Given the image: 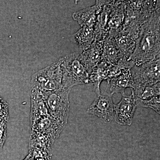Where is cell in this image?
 Masks as SVG:
<instances>
[{"label": "cell", "mask_w": 160, "mask_h": 160, "mask_svg": "<svg viewBox=\"0 0 160 160\" xmlns=\"http://www.w3.org/2000/svg\"><path fill=\"white\" fill-rule=\"evenodd\" d=\"M160 8L141 27L135 48L129 61L139 66L160 58Z\"/></svg>", "instance_id": "1"}, {"label": "cell", "mask_w": 160, "mask_h": 160, "mask_svg": "<svg viewBox=\"0 0 160 160\" xmlns=\"http://www.w3.org/2000/svg\"><path fill=\"white\" fill-rule=\"evenodd\" d=\"M159 8L160 1H125L123 29L140 31L143 24Z\"/></svg>", "instance_id": "2"}, {"label": "cell", "mask_w": 160, "mask_h": 160, "mask_svg": "<svg viewBox=\"0 0 160 160\" xmlns=\"http://www.w3.org/2000/svg\"><path fill=\"white\" fill-rule=\"evenodd\" d=\"M61 59L63 88L70 89L78 85L89 84V73L81 61L80 53L73 52Z\"/></svg>", "instance_id": "3"}, {"label": "cell", "mask_w": 160, "mask_h": 160, "mask_svg": "<svg viewBox=\"0 0 160 160\" xmlns=\"http://www.w3.org/2000/svg\"><path fill=\"white\" fill-rule=\"evenodd\" d=\"M70 89L64 88L51 91H42L49 114L66 125L69 118Z\"/></svg>", "instance_id": "4"}, {"label": "cell", "mask_w": 160, "mask_h": 160, "mask_svg": "<svg viewBox=\"0 0 160 160\" xmlns=\"http://www.w3.org/2000/svg\"><path fill=\"white\" fill-rule=\"evenodd\" d=\"M62 59L36 72L32 77V87L42 91H51L63 88Z\"/></svg>", "instance_id": "5"}, {"label": "cell", "mask_w": 160, "mask_h": 160, "mask_svg": "<svg viewBox=\"0 0 160 160\" xmlns=\"http://www.w3.org/2000/svg\"><path fill=\"white\" fill-rule=\"evenodd\" d=\"M130 70L134 88L152 86L160 82V59L133 66Z\"/></svg>", "instance_id": "6"}, {"label": "cell", "mask_w": 160, "mask_h": 160, "mask_svg": "<svg viewBox=\"0 0 160 160\" xmlns=\"http://www.w3.org/2000/svg\"><path fill=\"white\" fill-rule=\"evenodd\" d=\"M66 125L50 115L30 120V133L47 136L55 142Z\"/></svg>", "instance_id": "7"}, {"label": "cell", "mask_w": 160, "mask_h": 160, "mask_svg": "<svg viewBox=\"0 0 160 160\" xmlns=\"http://www.w3.org/2000/svg\"><path fill=\"white\" fill-rule=\"evenodd\" d=\"M111 93L101 92L87 109V112L98 117L106 123H109L114 118V105Z\"/></svg>", "instance_id": "8"}, {"label": "cell", "mask_w": 160, "mask_h": 160, "mask_svg": "<svg viewBox=\"0 0 160 160\" xmlns=\"http://www.w3.org/2000/svg\"><path fill=\"white\" fill-rule=\"evenodd\" d=\"M119 103L114 105L115 121L121 125L131 126L137 106L133 94L122 95Z\"/></svg>", "instance_id": "9"}, {"label": "cell", "mask_w": 160, "mask_h": 160, "mask_svg": "<svg viewBox=\"0 0 160 160\" xmlns=\"http://www.w3.org/2000/svg\"><path fill=\"white\" fill-rule=\"evenodd\" d=\"M125 1H112L111 13L106 29L107 37L114 38L122 30L125 18Z\"/></svg>", "instance_id": "10"}, {"label": "cell", "mask_w": 160, "mask_h": 160, "mask_svg": "<svg viewBox=\"0 0 160 160\" xmlns=\"http://www.w3.org/2000/svg\"><path fill=\"white\" fill-rule=\"evenodd\" d=\"M107 86L106 89H109L107 92L113 95L115 93H121L125 95L126 88H134L133 79L131 70L129 68H125L115 76L106 80Z\"/></svg>", "instance_id": "11"}, {"label": "cell", "mask_w": 160, "mask_h": 160, "mask_svg": "<svg viewBox=\"0 0 160 160\" xmlns=\"http://www.w3.org/2000/svg\"><path fill=\"white\" fill-rule=\"evenodd\" d=\"M107 1H97L95 4L72 14V18L77 22L81 27L94 28L98 14L99 13Z\"/></svg>", "instance_id": "12"}, {"label": "cell", "mask_w": 160, "mask_h": 160, "mask_svg": "<svg viewBox=\"0 0 160 160\" xmlns=\"http://www.w3.org/2000/svg\"><path fill=\"white\" fill-rule=\"evenodd\" d=\"M104 41L103 39H95L89 48L80 53L81 61L89 74L92 69L102 60Z\"/></svg>", "instance_id": "13"}, {"label": "cell", "mask_w": 160, "mask_h": 160, "mask_svg": "<svg viewBox=\"0 0 160 160\" xmlns=\"http://www.w3.org/2000/svg\"><path fill=\"white\" fill-rule=\"evenodd\" d=\"M101 61L112 66H116L123 62H128L121 53L115 42L113 38L107 37L104 41Z\"/></svg>", "instance_id": "14"}, {"label": "cell", "mask_w": 160, "mask_h": 160, "mask_svg": "<svg viewBox=\"0 0 160 160\" xmlns=\"http://www.w3.org/2000/svg\"><path fill=\"white\" fill-rule=\"evenodd\" d=\"M30 120L49 115L42 92L32 87Z\"/></svg>", "instance_id": "15"}, {"label": "cell", "mask_w": 160, "mask_h": 160, "mask_svg": "<svg viewBox=\"0 0 160 160\" xmlns=\"http://www.w3.org/2000/svg\"><path fill=\"white\" fill-rule=\"evenodd\" d=\"M112 66L101 61L95 66L89 74V83L94 86V89L97 95L101 93L100 85L102 82L109 78Z\"/></svg>", "instance_id": "16"}, {"label": "cell", "mask_w": 160, "mask_h": 160, "mask_svg": "<svg viewBox=\"0 0 160 160\" xmlns=\"http://www.w3.org/2000/svg\"><path fill=\"white\" fill-rule=\"evenodd\" d=\"M111 8L112 1H107L102 9L98 14L93 28L95 39L105 40L107 37L106 29L111 13Z\"/></svg>", "instance_id": "17"}, {"label": "cell", "mask_w": 160, "mask_h": 160, "mask_svg": "<svg viewBox=\"0 0 160 160\" xmlns=\"http://www.w3.org/2000/svg\"><path fill=\"white\" fill-rule=\"evenodd\" d=\"M115 42L121 53L129 59L135 48L137 39L130 35L121 31L115 37Z\"/></svg>", "instance_id": "18"}, {"label": "cell", "mask_w": 160, "mask_h": 160, "mask_svg": "<svg viewBox=\"0 0 160 160\" xmlns=\"http://www.w3.org/2000/svg\"><path fill=\"white\" fill-rule=\"evenodd\" d=\"M160 83L146 87H136L131 89L135 101H147L160 95Z\"/></svg>", "instance_id": "19"}, {"label": "cell", "mask_w": 160, "mask_h": 160, "mask_svg": "<svg viewBox=\"0 0 160 160\" xmlns=\"http://www.w3.org/2000/svg\"><path fill=\"white\" fill-rule=\"evenodd\" d=\"M73 36L76 42L84 51L89 48L94 41V29L86 26L82 27Z\"/></svg>", "instance_id": "20"}, {"label": "cell", "mask_w": 160, "mask_h": 160, "mask_svg": "<svg viewBox=\"0 0 160 160\" xmlns=\"http://www.w3.org/2000/svg\"><path fill=\"white\" fill-rule=\"evenodd\" d=\"M160 96L155 97L147 101H135L137 106L149 108L154 110L157 113H160Z\"/></svg>", "instance_id": "21"}, {"label": "cell", "mask_w": 160, "mask_h": 160, "mask_svg": "<svg viewBox=\"0 0 160 160\" xmlns=\"http://www.w3.org/2000/svg\"><path fill=\"white\" fill-rule=\"evenodd\" d=\"M8 119L0 121V150L2 148L7 137V123Z\"/></svg>", "instance_id": "22"}, {"label": "cell", "mask_w": 160, "mask_h": 160, "mask_svg": "<svg viewBox=\"0 0 160 160\" xmlns=\"http://www.w3.org/2000/svg\"><path fill=\"white\" fill-rule=\"evenodd\" d=\"M0 117L9 119V107L7 103L0 97Z\"/></svg>", "instance_id": "23"}, {"label": "cell", "mask_w": 160, "mask_h": 160, "mask_svg": "<svg viewBox=\"0 0 160 160\" xmlns=\"http://www.w3.org/2000/svg\"><path fill=\"white\" fill-rule=\"evenodd\" d=\"M23 160H34V159L33 158V157L31 155V154L29 153V154L27 155V156Z\"/></svg>", "instance_id": "24"}, {"label": "cell", "mask_w": 160, "mask_h": 160, "mask_svg": "<svg viewBox=\"0 0 160 160\" xmlns=\"http://www.w3.org/2000/svg\"><path fill=\"white\" fill-rule=\"evenodd\" d=\"M34 160H52V159L48 158H34Z\"/></svg>", "instance_id": "25"}]
</instances>
